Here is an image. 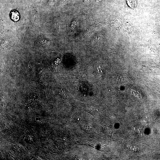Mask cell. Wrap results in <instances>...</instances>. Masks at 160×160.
Returning a JSON list of instances; mask_svg holds the SVG:
<instances>
[{
  "instance_id": "cell-1",
  "label": "cell",
  "mask_w": 160,
  "mask_h": 160,
  "mask_svg": "<svg viewBox=\"0 0 160 160\" xmlns=\"http://www.w3.org/2000/svg\"><path fill=\"white\" fill-rule=\"evenodd\" d=\"M11 19L14 21H19L20 19V15L19 12L16 10H13L11 11L10 14Z\"/></svg>"
},
{
  "instance_id": "cell-2",
  "label": "cell",
  "mask_w": 160,
  "mask_h": 160,
  "mask_svg": "<svg viewBox=\"0 0 160 160\" xmlns=\"http://www.w3.org/2000/svg\"><path fill=\"white\" fill-rule=\"evenodd\" d=\"M59 94L60 96L63 99H67L68 98L67 93L63 90L60 89L59 90Z\"/></svg>"
},
{
  "instance_id": "cell-3",
  "label": "cell",
  "mask_w": 160,
  "mask_h": 160,
  "mask_svg": "<svg viewBox=\"0 0 160 160\" xmlns=\"http://www.w3.org/2000/svg\"><path fill=\"white\" fill-rule=\"evenodd\" d=\"M128 5L132 8H135L137 6L136 0H127Z\"/></svg>"
},
{
  "instance_id": "cell-4",
  "label": "cell",
  "mask_w": 160,
  "mask_h": 160,
  "mask_svg": "<svg viewBox=\"0 0 160 160\" xmlns=\"http://www.w3.org/2000/svg\"><path fill=\"white\" fill-rule=\"evenodd\" d=\"M90 113L93 115H95L97 114V110L95 109H90L88 110Z\"/></svg>"
},
{
  "instance_id": "cell-5",
  "label": "cell",
  "mask_w": 160,
  "mask_h": 160,
  "mask_svg": "<svg viewBox=\"0 0 160 160\" xmlns=\"http://www.w3.org/2000/svg\"><path fill=\"white\" fill-rule=\"evenodd\" d=\"M89 0H84L85 2H86V3H87V2H88V1H89Z\"/></svg>"
},
{
  "instance_id": "cell-6",
  "label": "cell",
  "mask_w": 160,
  "mask_h": 160,
  "mask_svg": "<svg viewBox=\"0 0 160 160\" xmlns=\"http://www.w3.org/2000/svg\"><path fill=\"white\" fill-rule=\"evenodd\" d=\"M101 0H96V1L97 2H99Z\"/></svg>"
}]
</instances>
